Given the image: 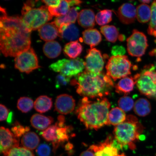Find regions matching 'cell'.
Returning <instances> with one entry per match:
<instances>
[{"instance_id":"obj_28","label":"cell","mask_w":156,"mask_h":156,"mask_svg":"<svg viewBox=\"0 0 156 156\" xmlns=\"http://www.w3.org/2000/svg\"><path fill=\"white\" fill-rule=\"evenodd\" d=\"M52 106V99L46 95L38 97L34 103L35 110L41 113L46 112L50 110Z\"/></svg>"},{"instance_id":"obj_31","label":"cell","mask_w":156,"mask_h":156,"mask_svg":"<svg viewBox=\"0 0 156 156\" xmlns=\"http://www.w3.org/2000/svg\"><path fill=\"white\" fill-rule=\"evenodd\" d=\"M101 32L109 42H115L119 38V32L115 27L106 25L101 28Z\"/></svg>"},{"instance_id":"obj_39","label":"cell","mask_w":156,"mask_h":156,"mask_svg":"<svg viewBox=\"0 0 156 156\" xmlns=\"http://www.w3.org/2000/svg\"><path fill=\"white\" fill-rule=\"evenodd\" d=\"M151 17L148 33L151 32L156 26V1H154L151 6Z\"/></svg>"},{"instance_id":"obj_43","label":"cell","mask_w":156,"mask_h":156,"mask_svg":"<svg viewBox=\"0 0 156 156\" xmlns=\"http://www.w3.org/2000/svg\"><path fill=\"white\" fill-rule=\"evenodd\" d=\"M0 108H1L0 120L2 122L6 119L8 118V117L9 116V114L8 109L5 105L1 104Z\"/></svg>"},{"instance_id":"obj_44","label":"cell","mask_w":156,"mask_h":156,"mask_svg":"<svg viewBox=\"0 0 156 156\" xmlns=\"http://www.w3.org/2000/svg\"><path fill=\"white\" fill-rule=\"evenodd\" d=\"M61 1L60 0H52V1H42V2L45 4L48 7L57 8L59 6Z\"/></svg>"},{"instance_id":"obj_15","label":"cell","mask_w":156,"mask_h":156,"mask_svg":"<svg viewBox=\"0 0 156 156\" xmlns=\"http://www.w3.org/2000/svg\"><path fill=\"white\" fill-rule=\"evenodd\" d=\"M75 105V101L73 97L67 94H63L56 98L55 108L60 114L67 115L73 112Z\"/></svg>"},{"instance_id":"obj_12","label":"cell","mask_w":156,"mask_h":156,"mask_svg":"<svg viewBox=\"0 0 156 156\" xmlns=\"http://www.w3.org/2000/svg\"><path fill=\"white\" fill-rule=\"evenodd\" d=\"M114 138L107 137L105 141L98 145H91L89 147L94 152V156H125L120 153V150L116 147Z\"/></svg>"},{"instance_id":"obj_16","label":"cell","mask_w":156,"mask_h":156,"mask_svg":"<svg viewBox=\"0 0 156 156\" xmlns=\"http://www.w3.org/2000/svg\"><path fill=\"white\" fill-rule=\"evenodd\" d=\"M117 13L119 19L123 24H130L135 21L136 9L131 3H124L119 8Z\"/></svg>"},{"instance_id":"obj_20","label":"cell","mask_w":156,"mask_h":156,"mask_svg":"<svg viewBox=\"0 0 156 156\" xmlns=\"http://www.w3.org/2000/svg\"><path fill=\"white\" fill-rule=\"evenodd\" d=\"M54 122V119L39 114H35L31 117L30 123L33 127L39 130H44Z\"/></svg>"},{"instance_id":"obj_27","label":"cell","mask_w":156,"mask_h":156,"mask_svg":"<svg viewBox=\"0 0 156 156\" xmlns=\"http://www.w3.org/2000/svg\"><path fill=\"white\" fill-rule=\"evenodd\" d=\"M61 46L56 41L47 42L44 45V53L48 58H54L58 57L61 53Z\"/></svg>"},{"instance_id":"obj_47","label":"cell","mask_w":156,"mask_h":156,"mask_svg":"<svg viewBox=\"0 0 156 156\" xmlns=\"http://www.w3.org/2000/svg\"><path fill=\"white\" fill-rule=\"evenodd\" d=\"M73 144L68 142L65 146V149L66 151H71L73 149Z\"/></svg>"},{"instance_id":"obj_40","label":"cell","mask_w":156,"mask_h":156,"mask_svg":"<svg viewBox=\"0 0 156 156\" xmlns=\"http://www.w3.org/2000/svg\"><path fill=\"white\" fill-rule=\"evenodd\" d=\"M71 78L61 73L58 74L56 78V87L58 89L67 85L70 81Z\"/></svg>"},{"instance_id":"obj_29","label":"cell","mask_w":156,"mask_h":156,"mask_svg":"<svg viewBox=\"0 0 156 156\" xmlns=\"http://www.w3.org/2000/svg\"><path fill=\"white\" fill-rule=\"evenodd\" d=\"M83 46L77 41H71L64 46V53L71 58H76L82 52Z\"/></svg>"},{"instance_id":"obj_37","label":"cell","mask_w":156,"mask_h":156,"mask_svg":"<svg viewBox=\"0 0 156 156\" xmlns=\"http://www.w3.org/2000/svg\"><path fill=\"white\" fill-rule=\"evenodd\" d=\"M56 126L54 125L50 126L42 132L41 135L46 141L51 142L52 144L56 141Z\"/></svg>"},{"instance_id":"obj_17","label":"cell","mask_w":156,"mask_h":156,"mask_svg":"<svg viewBox=\"0 0 156 156\" xmlns=\"http://www.w3.org/2000/svg\"><path fill=\"white\" fill-rule=\"evenodd\" d=\"M58 36L63 40L68 41H75L79 36V29L73 24L62 25L58 28Z\"/></svg>"},{"instance_id":"obj_13","label":"cell","mask_w":156,"mask_h":156,"mask_svg":"<svg viewBox=\"0 0 156 156\" xmlns=\"http://www.w3.org/2000/svg\"><path fill=\"white\" fill-rule=\"evenodd\" d=\"M65 118L63 115L58 117L57 122L55 123L56 126V141L52 144L53 151L55 153L60 144L68 141L70 136H73L71 134L73 127L65 124Z\"/></svg>"},{"instance_id":"obj_2","label":"cell","mask_w":156,"mask_h":156,"mask_svg":"<svg viewBox=\"0 0 156 156\" xmlns=\"http://www.w3.org/2000/svg\"><path fill=\"white\" fill-rule=\"evenodd\" d=\"M90 99L85 97L81 99L76 114L87 129L97 130L107 125L111 105L106 98Z\"/></svg>"},{"instance_id":"obj_22","label":"cell","mask_w":156,"mask_h":156,"mask_svg":"<svg viewBox=\"0 0 156 156\" xmlns=\"http://www.w3.org/2000/svg\"><path fill=\"white\" fill-rule=\"evenodd\" d=\"M78 9V7H72L66 15L56 17L54 23L58 29L63 24H73L75 23L79 16Z\"/></svg>"},{"instance_id":"obj_6","label":"cell","mask_w":156,"mask_h":156,"mask_svg":"<svg viewBox=\"0 0 156 156\" xmlns=\"http://www.w3.org/2000/svg\"><path fill=\"white\" fill-rule=\"evenodd\" d=\"M156 68L153 65L147 66L134 78L140 92L156 100Z\"/></svg>"},{"instance_id":"obj_46","label":"cell","mask_w":156,"mask_h":156,"mask_svg":"<svg viewBox=\"0 0 156 156\" xmlns=\"http://www.w3.org/2000/svg\"><path fill=\"white\" fill-rule=\"evenodd\" d=\"M69 2L70 6H72L73 5H80L83 2L80 1H77V0H74V1H69Z\"/></svg>"},{"instance_id":"obj_10","label":"cell","mask_w":156,"mask_h":156,"mask_svg":"<svg viewBox=\"0 0 156 156\" xmlns=\"http://www.w3.org/2000/svg\"><path fill=\"white\" fill-rule=\"evenodd\" d=\"M127 46L130 55L141 57L145 54L148 46L147 37L143 33L135 29L127 40Z\"/></svg>"},{"instance_id":"obj_42","label":"cell","mask_w":156,"mask_h":156,"mask_svg":"<svg viewBox=\"0 0 156 156\" xmlns=\"http://www.w3.org/2000/svg\"><path fill=\"white\" fill-rule=\"evenodd\" d=\"M125 52L124 48L122 46H115L112 48V54L114 56L122 55Z\"/></svg>"},{"instance_id":"obj_36","label":"cell","mask_w":156,"mask_h":156,"mask_svg":"<svg viewBox=\"0 0 156 156\" xmlns=\"http://www.w3.org/2000/svg\"><path fill=\"white\" fill-rule=\"evenodd\" d=\"M118 103L120 108L126 112L132 110L134 105L133 99L131 97L126 95L120 98Z\"/></svg>"},{"instance_id":"obj_41","label":"cell","mask_w":156,"mask_h":156,"mask_svg":"<svg viewBox=\"0 0 156 156\" xmlns=\"http://www.w3.org/2000/svg\"><path fill=\"white\" fill-rule=\"evenodd\" d=\"M51 151V148L47 144H42L39 146L36 151L39 156H50Z\"/></svg>"},{"instance_id":"obj_19","label":"cell","mask_w":156,"mask_h":156,"mask_svg":"<svg viewBox=\"0 0 156 156\" xmlns=\"http://www.w3.org/2000/svg\"><path fill=\"white\" fill-rule=\"evenodd\" d=\"M95 16L92 9H83L79 13L78 17V22L83 28L92 29L95 25Z\"/></svg>"},{"instance_id":"obj_3","label":"cell","mask_w":156,"mask_h":156,"mask_svg":"<svg viewBox=\"0 0 156 156\" xmlns=\"http://www.w3.org/2000/svg\"><path fill=\"white\" fill-rule=\"evenodd\" d=\"M71 83L76 87L78 94L90 99L104 98L114 87L112 78L107 74H95L86 71L77 75Z\"/></svg>"},{"instance_id":"obj_14","label":"cell","mask_w":156,"mask_h":156,"mask_svg":"<svg viewBox=\"0 0 156 156\" xmlns=\"http://www.w3.org/2000/svg\"><path fill=\"white\" fill-rule=\"evenodd\" d=\"M1 153L5 156L10 150L19 147V138H17L9 129L1 126Z\"/></svg>"},{"instance_id":"obj_8","label":"cell","mask_w":156,"mask_h":156,"mask_svg":"<svg viewBox=\"0 0 156 156\" xmlns=\"http://www.w3.org/2000/svg\"><path fill=\"white\" fill-rule=\"evenodd\" d=\"M85 63L79 58L58 60L49 68L54 71L60 73L67 76L72 77L82 73L85 68Z\"/></svg>"},{"instance_id":"obj_1","label":"cell","mask_w":156,"mask_h":156,"mask_svg":"<svg viewBox=\"0 0 156 156\" xmlns=\"http://www.w3.org/2000/svg\"><path fill=\"white\" fill-rule=\"evenodd\" d=\"M0 44L5 57H16L30 48L31 31L18 16H8L1 7Z\"/></svg>"},{"instance_id":"obj_11","label":"cell","mask_w":156,"mask_h":156,"mask_svg":"<svg viewBox=\"0 0 156 156\" xmlns=\"http://www.w3.org/2000/svg\"><path fill=\"white\" fill-rule=\"evenodd\" d=\"M85 59V71L95 74L102 73L104 60L99 50L93 48L88 50Z\"/></svg>"},{"instance_id":"obj_24","label":"cell","mask_w":156,"mask_h":156,"mask_svg":"<svg viewBox=\"0 0 156 156\" xmlns=\"http://www.w3.org/2000/svg\"><path fill=\"white\" fill-rule=\"evenodd\" d=\"M136 84L134 78L130 77L123 78L116 86V90L119 93L127 94L133 90Z\"/></svg>"},{"instance_id":"obj_7","label":"cell","mask_w":156,"mask_h":156,"mask_svg":"<svg viewBox=\"0 0 156 156\" xmlns=\"http://www.w3.org/2000/svg\"><path fill=\"white\" fill-rule=\"evenodd\" d=\"M132 64L127 56H113L106 66L107 74L114 81L131 74Z\"/></svg>"},{"instance_id":"obj_49","label":"cell","mask_w":156,"mask_h":156,"mask_svg":"<svg viewBox=\"0 0 156 156\" xmlns=\"http://www.w3.org/2000/svg\"><path fill=\"white\" fill-rule=\"evenodd\" d=\"M150 54L151 56H155L156 57V48L152 50L150 52Z\"/></svg>"},{"instance_id":"obj_48","label":"cell","mask_w":156,"mask_h":156,"mask_svg":"<svg viewBox=\"0 0 156 156\" xmlns=\"http://www.w3.org/2000/svg\"><path fill=\"white\" fill-rule=\"evenodd\" d=\"M150 35H152V36L155 37L156 38V26L153 30L148 33Z\"/></svg>"},{"instance_id":"obj_4","label":"cell","mask_w":156,"mask_h":156,"mask_svg":"<svg viewBox=\"0 0 156 156\" xmlns=\"http://www.w3.org/2000/svg\"><path fill=\"white\" fill-rule=\"evenodd\" d=\"M143 128L136 116L129 115L124 122L115 128L114 138L123 147L134 150L136 147L135 142L139 140Z\"/></svg>"},{"instance_id":"obj_45","label":"cell","mask_w":156,"mask_h":156,"mask_svg":"<svg viewBox=\"0 0 156 156\" xmlns=\"http://www.w3.org/2000/svg\"><path fill=\"white\" fill-rule=\"evenodd\" d=\"M80 156H94V152L90 148L82 153Z\"/></svg>"},{"instance_id":"obj_38","label":"cell","mask_w":156,"mask_h":156,"mask_svg":"<svg viewBox=\"0 0 156 156\" xmlns=\"http://www.w3.org/2000/svg\"><path fill=\"white\" fill-rule=\"evenodd\" d=\"M30 129L29 127L21 125L18 122H16L11 128V132L16 137L19 138L29 132Z\"/></svg>"},{"instance_id":"obj_21","label":"cell","mask_w":156,"mask_h":156,"mask_svg":"<svg viewBox=\"0 0 156 156\" xmlns=\"http://www.w3.org/2000/svg\"><path fill=\"white\" fill-rule=\"evenodd\" d=\"M83 38L84 42L93 48L98 45L102 41V36L97 29H89L86 30L83 33Z\"/></svg>"},{"instance_id":"obj_34","label":"cell","mask_w":156,"mask_h":156,"mask_svg":"<svg viewBox=\"0 0 156 156\" xmlns=\"http://www.w3.org/2000/svg\"><path fill=\"white\" fill-rule=\"evenodd\" d=\"M34 105V101L30 98L22 97L17 101V107L21 112L26 113L32 110Z\"/></svg>"},{"instance_id":"obj_30","label":"cell","mask_w":156,"mask_h":156,"mask_svg":"<svg viewBox=\"0 0 156 156\" xmlns=\"http://www.w3.org/2000/svg\"><path fill=\"white\" fill-rule=\"evenodd\" d=\"M136 19L140 23H147L151 19V9L149 5L141 4L136 8Z\"/></svg>"},{"instance_id":"obj_33","label":"cell","mask_w":156,"mask_h":156,"mask_svg":"<svg viewBox=\"0 0 156 156\" xmlns=\"http://www.w3.org/2000/svg\"><path fill=\"white\" fill-rule=\"evenodd\" d=\"M112 20V11L109 9H104L99 12L95 16L98 24L103 26L110 23Z\"/></svg>"},{"instance_id":"obj_18","label":"cell","mask_w":156,"mask_h":156,"mask_svg":"<svg viewBox=\"0 0 156 156\" xmlns=\"http://www.w3.org/2000/svg\"><path fill=\"white\" fill-rule=\"evenodd\" d=\"M41 39L46 41H50L58 36V28L54 22L47 23L38 29Z\"/></svg>"},{"instance_id":"obj_25","label":"cell","mask_w":156,"mask_h":156,"mask_svg":"<svg viewBox=\"0 0 156 156\" xmlns=\"http://www.w3.org/2000/svg\"><path fill=\"white\" fill-rule=\"evenodd\" d=\"M134 110L135 114L138 116L141 117L147 116L151 112V103L147 99L140 98L134 103Z\"/></svg>"},{"instance_id":"obj_5","label":"cell","mask_w":156,"mask_h":156,"mask_svg":"<svg viewBox=\"0 0 156 156\" xmlns=\"http://www.w3.org/2000/svg\"><path fill=\"white\" fill-rule=\"evenodd\" d=\"M48 7L43 5L33 8L24 3L20 17L23 24L31 31L39 29L52 19Z\"/></svg>"},{"instance_id":"obj_32","label":"cell","mask_w":156,"mask_h":156,"mask_svg":"<svg viewBox=\"0 0 156 156\" xmlns=\"http://www.w3.org/2000/svg\"><path fill=\"white\" fill-rule=\"evenodd\" d=\"M69 1H61L60 5L57 8L48 7L49 11L52 16H63L68 13L70 9Z\"/></svg>"},{"instance_id":"obj_35","label":"cell","mask_w":156,"mask_h":156,"mask_svg":"<svg viewBox=\"0 0 156 156\" xmlns=\"http://www.w3.org/2000/svg\"><path fill=\"white\" fill-rule=\"evenodd\" d=\"M5 156H34V153L24 147H17L12 148Z\"/></svg>"},{"instance_id":"obj_26","label":"cell","mask_w":156,"mask_h":156,"mask_svg":"<svg viewBox=\"0 0 156 156\" xmlns=\"http://www.w3.org/2000/svg\"><path fill=\"white\" fill-rule=\"evenodd\" d=\"M40 142V138L34 132H29L23 136L21 143L25 148L29 150L36 149Z\"/></svg>"},{"instance_id":"obj_23","label":"cell","mask_w":156,"mask_h":156,"mask_svg":"<svg viewBox=\"0 0 156 156\" xmlns=\"http://www.w3.org/2000/svg\"><path fill=\"white\" fill-rule=\"evenodd\" d=\"M126 116L124 111L120 107H115L109 112L107 125L117 126L126 120Z\"/></svg>"},{"instance_id":"obj_9","label":"cell","mask_w":156,"mask_h":156,"mask_svg":"<svg viewBox=\"0 0 156 156\" xmlns=\"http://www.w3.org/2000/svg\"><path fill=\"white\" fill-rule=\"evenodd\" d=\"M15 68L21 73H30L40 67L38 65L37 57L33 48H30L19 55L15 59Z\"/></svg>"},{"instance_id":"obj_50","label":"cell","mask_w":156,"mask_h":156,"mask_svg":"<svg viewBox=\"0 0 156 156\" xmlns=\"http://www.w3.org/2000/svg\"><path fill=\"white\" fill-rule=\"evenodd\" d=\"M139 1L141 2V3H143L144 4L149 3L152 2L151 1H149V0H147V1H146V0H144V1Z\"/></svg>"}]
</instances>
